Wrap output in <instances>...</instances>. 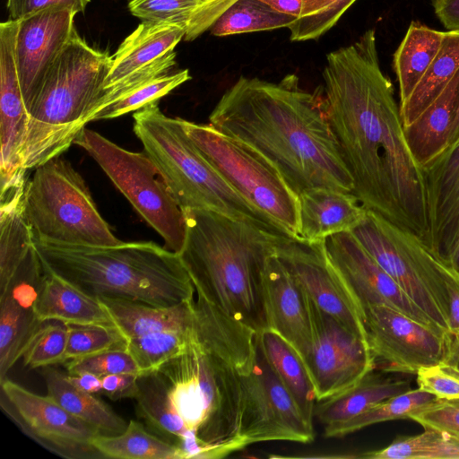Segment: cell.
Here are the masks:
<instances>
[{
    "label": "cell",
    "instance_id": "obj_48",
    "mask_svg": "<svg viewBox=\"0 0 459 459\" xmlns=\"http://www.w3.org/2000/svg\"><path fill=\"white\" fill-rule=\"evenodd\" d=\"M91 0H7L10 19L19 21L37 11L63 6L78 13H83Z\"/></svg>",
    "mask_w": 459,
    "mask_h": 459
},
{
    "label": "cell",
    "instance_id": "obj_46",
    "mask_svg": "<svg viewBox=\"0 0 459 459\" xmlns=\"http://www.w3.org/2000/svg\"><path fill=\"white\" fill-rule=\"evenodd\" d=\"M410 420L423 429H439L459 438V399H436L412 412Z\"/></svg>",
    "mask_w": 459,
    "mask_h": 459
},
{
    "label": "cell",
    "instance_id": "obj_25",
    "mask_svg": "<svg viewBox=\"0 0 459 459\" xmlns=\"http://www.w3.org/2000/svg\"><path fill=\"white\" fill-rule=\"evenodd\" d=\"M98 299L127 342L152 333L189 332L194 328L195 299L162 307L125 298Z\"/></svg>",
    "mask_w": 459,
    "mask_h": 459
},
{
    "label": "cell",
    "instance_id": "obj_51",
    "mask_svg": "<svg viewBox=\"0 0 459 459\" xmlns=\"http://www.w3.org/2000/svg\"><path fill=\"white\" fill-rule=\"evenodd\" d=\"M431 4L447 31L459 32V0H432Z\"/></svg>",
    "mask_w": 459,
    "mask_h": 459
},
{
    "label": "cell",
    "instance_id": "obj_23",
    "mask_svg": "<svg viewBox=\"0 0 459 459\" xmlns=\"http://www.w3.org/2000/svg\"><path fill=\"white\" fill-rule=\"evenodd\" d=\"M299 198V238L308 242L350 231L367 212L352 193L315 188L302 192Z\"/></svg>",
    "mask_w": 459,
    "mask_h": 459
},
{
    "label": "cell",
    "instance_id": "obj_30",
    "mask_svg": "<svg viewBox=\"0 0 459 459\" xmlns=\"http://www.w3.org/2000/svg\"><path fill=\"white\" fill-rule=\"evenodd\" d=\"M134 399L137 417L160 437L180 447L198 438L174 409L168 384L159 371L139 376Z\"/></svg>",
    "mask_w": 459,
    "mask_h": 459
},
{
    "label": "cell",
    "instance_id": "obj_33",
    "mask_svg": "<svg viewBox=\"0 0 459 459\" xmlns=\"http://www.w3.org/2000/svg\"><path fill=\"white\" fill-rule=\"evenodd\" d=\"M446 31L412 21L394 54V68L399 85L400 104L411 94L437 56Z\"/></svg>",
    "mask_w": 459,
    "mask_h": 459
},
{
    "label": "cell",
    "instance_id": "obj_15",
    "mask_svg": "<svg viewBox=\"0 0 459 459\" xmlns=\"http://www.w3.org/2000/svg\"><path fill=\"white\" fill-rule=\"evenodd\" d=\"M313 341L302 359L317 402L342 394L375 369L368 342L310 299Z\"/></svg>",
    "mask_w": 459,
    "mask_h": 459
},
{
    "label": "cell",
    "instance_id": "obj_14",
    "mask_svg": "<svg viewBox=\"0 0 459 459\" xmlns=\"http://www.w3.org/2000/svg\"><path fill=\"white\" fill-rule=\"evenodd\" d=\"M364 315L375 369L416 375L421 367L447 360L450 333L385 305H368Z\"/></svg>",
    "mask_w": 459,
    "mask_h": 459
},
{
    "label": "cell",
    "instance_id": "obj_56",
    "mask_svg": "<svg viewBox=\"0 0 459 459\" xmlns=\"http://www.w3.org/2000/svg\"><path fill=\"white\" fill-rule=\"evenodd\" d=\"M129 2L132 1V0H128Z\"/></svg>",
    "mask_w": 459,
    "mask_h": 459
},
{
    "label": "cell",
    "instance_id": "obj_32",
    "mask_svg": "<svg viewBox=\"0 0 459 459\" xmlns=\"http://www.w3.org/2000/svg\"><path fill=\"white\" fill-rule=\"evenodd\" d=\"M258 342L273 371L291 394L304 418L313 425L317 400L301 357L286 340L270 329L258 333Z\"/></svg>",
    "mask_w": 459,
    "mask_h": 459
},
{
    "label": "cell",
    "instance_id": "obj_3",
    "mask_svg": "<svg viewBox=\"0 0 459 459\" xmlns=\"http://www.w3.org/2000/svg\"><path fill=\"white\" fill-rule=\"evenodd\" d=\"M255 359L249 338L209 326L195 330L186 351L158 370L174 409L209 448L210 459L246 447L239 437L242 376L252 369Z\"/></svg>",
    "mask_w": 459,
    "mask_h": 459
},
{
    "label": "cell",
    "instance_id": "obj_6",
    "mask_svg": "<svg viewBox=\"0 0 459 459\" xmlns=\"http://www.w3.org/2000/svg\"><path fill=\"white\" fill-rule=\"evenodd\" d=\"M112 62L108 52L93 48L74 30L29 108L25 170L60 156L74 143L88 124Z\"/></svg>",
    "mask_w": 459,
    "mask_h": 459
},
{
    "label": "cell",
    "instance_id": "obj_20",
    "mask_svg": "<svg viewBox=\"0 0 459 459\" xmlns=\"http://www.w3.org/2000/svg\"><path fill=\"white\" fill-rule=\"evenodd\" d=\"M46 274L34 242L6 291L0 295V382L22 358L34 333L42 325L33 309Z\"/></svg>",
    "mask_w": 459,
    "mask_h": 459
},
{
    "label": "cell",
    "instance_id": "obj_43",
    "mask_svg": "<svg viewBox=\"0 0 459 459\" xmlns=\"http://www.w3.org/2000/svg\"><path fill=\"white\" fill-rule=\"evenodd\" d=\"M204 0H132L128 9L142 22L187 24Z\"/></svg>",
    "mask_w": 459,
    "mask_h": 459
},
{
    "label": "cell",
    "instance_id": "obj_13",
    "mask_svg": "<svg viewBox=\"0 0 459 459\" xmlns=\"http://www.w3.org/2000/svg\"><path fill=\"white\" fill-rule=\"evenodd\" d=\"M239 437L245 446L266 441L309 443L315 438L313 425L273 371L258 339L254 367L242 376Z\"/></svg>",
    "mask_w": 459,
    "mask_h": 459
},
{
    "label": "cell",
    "instance_id": "obj_9",
    "mask_svg": "<svg viewBox=\"0 0 459 459\" xmlns=\"http://www.w3.org/2000/svg\"><path fill=\"white\" fill-rule=\"evenodd\" d=\"M350 231L406 295L449 333L446 278L452 267L420 237L371 211Z\"/></svg>",
    "mask_w": 459,
    "mask_h": 459
},
{
    "label": "cell",
    "instance_id": "obj_16",
    "mask_svg": "<svg viewBox=\"0 0 459 459\" xmlns=\"http://www.w3.org/2000/svg\"><path fill=\"white\" fill-rule=\"evenodd\" d=\"M276 255L311 301L368 342L364 310L330 262L324 240L308 242L281 236Z\"/></svg>",
    "mask_w": 459,
    "mask_h": 459
},
{
    "label": "cell",
    "instance_id": "obj_55",
    "mask_svg": "<svg viewBox=\"0 0 459 459\" xmlns=\"http://www.w3.org/2000/svg\"><path fill=\"white\" fill-rule=\"evenodd\" d=\"M458 143H459V105L457 108V111H456V115H455L453 126H452L448 147H452V146L457 144Z\"/></svg>",
    "mask_w": 459,
    "mask_h": 459
},
{
    "label": "cell",
    "instance_id": "obj_4",
    "mask_svg": "<svg viewBox=\"0 0 459 459\" xmlns=\"http://www.w3.org/2000/svg\"><path fill=\"white\" fill-rule=\"evenodd\" d=\"M183 212L186 236L179 256L195 294L258 333L265 329L263 274L283 235L211 210Z\"/></svg>",
    "mask_w": 459,
    "mask_h": 459
},
{
    "label": "cell",
    "instance_id": "obj_50",
    "mask_svg": "<svg viewBox=\"0 0 459 459\" xmlns=\"http://www.w3.org/2000/svg\"><path fill=\"white\" fill-rule=\"evenodd\" d=\"M448 299L449 333L459 334V273L453 268L446 278Z\"/></svg>",
    "mask_w": 459,
    "mask_h": 459
},
{
    "label": "cell",
    "instance_id": "obj_2",
    "mask_svg": "<svg viewBox=\"0 0 459 459\" xmlns=\"http://www.w3.org/2000/svg\"><path fill=\"white\" fill-rule=\"evenodd\" d=\"M209 124L264 155L298 195L315 188L353 191L324 98L301 88L296 74L278 82L240 76Z\"/></svg>",
    "mask_w": 459,
    "mask_h": 459
},
{
    "label": "cell",
    "instance_id": "obj_10",
    "mask_svg": "<svg viewBox=\"0 0 459 459\" xmlns=\"http://www.w3.org/2000/svg\"><path fill=\"white\" fill-rule=\"evenodd\" d=\"M182 124L204 157L247 202L285 235L299 238V195L269 160L210 124L185 119Z\"/></svg>",
    "mask_w": 459,
    "mask_h": 459
},
{
    "label": "cell",
    "instance_id": "obj_36",
    "mask_svg": "<svg viewBox=\"0 0 459 459\" xmlns=\"http://www.w3.org/2000/svg\"><path fill=\"white\" fill-rule=\"evenodd\" d=\"M364 459H459V438L442 430L424 428L413 436L397 437L387 446L364 452Z\"/></svg>",
    "mask_w": 459,
    "mask_h": 459
},
{
    "label": "cell",
    "instance_id": "obj_39",
    "mask_svg": "<svg viewBox=\"0 0 459 459\" xmlns=\"http://www.w3.org/2000/svg\"><path fill=\"white\" fill-rule=\"evenodd\" d=\"M194 332L193 328L189 332L152 333L129 341L126 349L143 375L155 372L186 351L194 337Z\"/></svg>",
    "mask_w": 459,
    "mask_h": 459
},
{
    "label": "cell",
    "instance_id": "obj_26",
    "mask_svg": "<svg viewBox=\"0 0 459 459\" xmlns=\"http://www.w3.org/2000/svg\"><path fill=\"white\" fill-rule=\"evenodd\" d=\"M458 105L459 71L437 98L413 122L403 126L411 154L421 169L448 147Z\"/></svg>",
    "mask_w": 459,
    "mask_h": 459
},
{
    "label": "cell",
    "instance_id": "obj_53",
    "mask_svg": "<svg viewBox=\"0 0 459 459\" xmlns=\"http://www.w3.org/2000/svg\"><path fill=\"white\" fill-rule=\"evenodd\" d=\"M447 361H450L459 367V334L450 333Z\"/></svg>",
    "mask_w": 459,
    "mask_h": 459
},
{
    "label": "cell",
    "instance_id": "obj_11",
    "mask_svg": "<svg viewBox=\"0 0 459 459\" xmlns=\"http://www.w3.org/2000/svg\"><path fill=\"white\" fill-rule=\"evenodd\" d=\"M74 143L96 160L138 213L161 236L164 247L179 255L186 236L185 214L150 157L144 152L127 151L86 127Z\"/></svg>",
    "mask_w": 459,
    "mask_h": 459
},
{
    "label": "cell",
    "instance_id": "obj_54",
    "mask_svg": "<svg viewBox=\"0 0 459 459\" xmlns=\"http://www.w3.org/2000/svg\"><path fill=\"white\" fill-rule=\"evenodd\" d=\"M445 261L459 273V238L445 258Z\"/></svg>",
    "mask_w": 459,
    "mask_h": 459
},
{
    "label": "cell",
    "instance_id": "obj_52",
    "mask_svg": "<svg viewBox=\"0 0 459 459\" xmlns=\"http://www.w3.org/2000/svg\"><path fill=\"white\" fill-rule=\"evenodd\" d=\"M69 381L76 387L94 394H101L102 382L101 377L90 373H82L78 375H69Z\"/></svg>",
    "mask_w": 459,
    "mask_h": 459
},
{
    "label": "cell",
    "instance_id": "obj_47",
    "mask_svg": "<svg viewBox=\"0 0 459 459\" xmlns=\"http://www.w3.org/2000/svg\"><path fill=\"white\" fill-rule=\"evenodd\" d=\"M236 1L238 0H204L189 20L184 40L192 41L209 30Z\"/></svg>",
    "mask_w": 459,
    "mask_h": 459
},
{
    "label": "cell",
    "instance_id": "obj_27",
    "mask_svg": "<svg viewBox=\"0 0 459 459\" xmlns=\"http://www.w3.org/2000/svg\"><path fill=\"white\" fill-rule=\"evenodd\" d=\"M186 27L171 22H142L118 47L105 80L107 88L174 50Z\"/></svg>",
    "mask_w": 459,
    "mask_h": 459
},
{
    "label": "cell",
    "instance_id": "obj_44",
    "mask_svg": "<svg viewBox=\"0 0 459 459\" xmlns=\"http://www.w3.org/2000/svg\"><path fill=\"white\" fill-rule=\"evenodd\" d=\"M69 375L90 373L100 377L120 373L143 375L127 349H116L64 363Z\"/></svg>",
    "mask_w": 459,
    "mask_h": 459
},
{
    "label": "cell",
    "instance_id": "obj_18",
    "mask_svg": "<svg viewBox=\"0 0 459 459\" xmlns=\"http://www.w3.org/2000/svg\"><path fill=\"white\" fill-rule=\"evenodd\" d=\"M75 14L71 8L52 6L19 20L15 59L28 111L48 69L75 30Z\"/></svg>",
    "mask_w": 459,
    "mask_h": 459
},
{
    "label": "cell",
    "instance_id": "obj_12",
    "mask_svg": "<svg viewBox=\"0 0 459 459\" xmlns=\"http://www.w3.org/2000/svg\"><path fill=\"white\" fill-rule=\"evenodd\" d=\"M0 406L22 433L50 453L65 459L102 458L93 446L100 430L48 394H35L5 378L0 382Z\"/></svg>",
    "mask_w": 459,
    "mask_h": 459
},
{
    "label": "cell",
    "instance_id": "obj_28",
    "mask_svg": "<svg viewBox=\"0 0 459 459\" xmlns=\"http://www.w3.org/2000/svg\"><path fill=\"white\" fill-rule=\"evenodd\" d=\"M25 184L1 186L0 295L8 289L34 242L24 209Z\"/></svg>",
    "mask_w": 459,
    "mask_h": 459
},
{
    "label": "cell",
    "instance_id": "obj_21",
    "mask_svg": "<svg viewBox=\"0 0 459 459\" xmlns=\"http://www.w3.org/2000/svg\"><path fill=\"white\" fill-rule=\"evenodd\" d=\"M263 301L266 328L281 335L303 359L313 341L310 299L276 253L264 270Z\"/></svg>",
    "mask_w": 459,
    "mask_h": 459
},
{
    "label": "cell",
    "instance_id": "obj_24",
    "mask_svg": "<svg viewBox=\"0 0 459 459\" xmlns=\"http://www.w3.org/2000/svg\"><path fill=\"white\" fill-rule=\"evenodd\" d=\"M45 271L44 280L33 302L34 312L41 323L56 321L67 325L115 326L98 298L46 268Z\"/></svg>",
    "mask_w": 459,
    "mask_h": 459
},
{
    "label": "cell",
    "instance_id": "obj_31",
    "mask_svg": "<svg viewBox=\"0 0 459 459\" xmlns=\"http://www.w3.org/2000/svg\"><path fill=\"white\" fill-rule=\"evenodd\" d=\"M47 394L76 418L95 427L103 435H118L125 431L127 422L96 394L73 385L65 373L55 366L41 368Z\"/></svg>",
    "mask_w": 459,
    "mask_h": 459
},
{
    "label": "cell",
    "instance_id": "obj_41",
    "mask_svg": "<svg viewBox=\"0 0 459 459\" xmlns=\"http://www.w3.org/2000/svg\"><path fill=\"white\" fill-rule=\"evenodd\" d=\"M68 338L63 364L104 351L126 349V339L115 326L67 325Z\"/></svg>",
    "mask_w": 459,
    "mask_h": 459
},
{
    "label": "cell",
    "instance_id": "obj_45",
    "mask_svg": "<svg viewBox=\"0 0 459 459\" xmlns=\"http://www.w3.org/2000/svg\"><path fill=\"white\" fill-rule=\"evenodd\" d=\"M418 388L437 399H459V367L444 360L421 367L416 373Z\"/></svg>",
    "mask_w": 459,
    "mask_h": 459
},
{
    "label": "cell",
    "instance_id": "obj_8",
    "mask_svg": "<svg viewBox=\"0 0 459 459\" xmlns=\"http://www.w3.org/2000/svg\"><path fill=\"white\" fill-rule=\"evenodd\" d=\"M24 209L36 240L91 247L123 242L99 212L82 176L60 156L35 169L25 184Z\"/></svg>",
    "mask_w": 459,
    "mask_h": 459
},
{
    "label": "cell",
    "instance_id": "obj_19",
    "mask_svg": "<svg viewBox=\"0 0 459 459\" xmlns=\"http://www.w3.org/2000/svg\"><path fill=\"white\" fill-rule=\"evenodd\" d=\"M19 21L0 24L1 186L25 180L23 149L29 126L15 59Z\"/></svg>",
    "mask_w": 459,
    "mask_h": 459
},
{
    "label": "cell",
    "instance_id": "obj_5",
    "mask_svg": "<svg viewBox=\"0 0 459 459\" xmlns=\"http://www.w3.org/2000/svg\"><path fill=\"white\" fill-rule=\"evenodd\" d=\"M44 267L87 294L155 307L193 300L195 289L178 254L152 241L91 247L34 239Z\"/></svg>",
    "mask_w": 459,
    "mask_h": 459
},
{
    "label": "cell",
    "instance_id": "obj_40",
    "mask_svg": "<svg viewBox=\"0 0 459 459\" xmlns=\"http://www.w3.org/2000/svg\"><path fill=\"white\" fill-rule=\"evenodd\" d=\"M190 79L187 69L166 71L141 83L125 97L99 111L93 116L91 121L116 118L131 111H136L150 103L159 101Z\"/></svg>",
    "mask_w": 459,
    "mask_h": 459
},
{
    "label": "cell",
    "instance_id": "obj_34",
    "mask_svg": "<svg viewBox=\"0 0 459 459\" xmlns=\"http://www.w3.org/2000/svg\"><path fill=\"white\" fill-rule=\"evenodd\" d=\"M459 71V32L446 31L442 47L408 99L399 104L403 126L413 122Z\"/></svg>",
    "mask_w": 459,
    "mask_h": 459
},
{
    "label": "cell",
    "instance_id": "obj_7",
    "mask_svg": "<svg viewBox=\"0 0 459 459\" xmlns=\"http://www.w3.org/2000/svg\"><path fill=\"white\" fill-rule=\"evenodd\" d=\"M134 132L182 210L205 209L285 235L247 202L204 157L182 118L164 115L159 101L134 111ZM287 236V235H286Z\"/></svg>",
    "mask_w": 459,
    "mask_h": 459
},
{
    "label": "cell",
    "instance_id": "obj_22",
    "mask_svg": "<svg viewBox=\"0 0 459 459\" xmlns=\"http://www.w3.org/2000/svg\"><path fill=\"white\" fill-rule=\"evenodd\" d=\"M427 244L444 260L459 238V143L424 166Z\"/></svg>",
    "mask_w": 459,
    "mask_h": 459
},
{
    "label": "cell",
    "instance_id": "obj_17",
    "mask_svg": "<svg viewBox=\"0 0 459 459\" xmlns=\"http://www.w3.org/2000/svg\"><path fill=\"white\" fill-rule=\"evenodd\" d=\"M324 247L330 262L363 310L368 305H385L422 324L440 328L379 266L351 231L325 238Z\"/></svg>",
    "mask_w": 459,
    "mask_h": 459
},
{
    "label": "cell",
    "instance_id": "obj_49",
    "mask_svg": "<svg viewBox=\"0 0 459 459\" xmlns=\"http://www.w3.org/2000/svg\"><path fill=\"white\" fill-rule=\"evenodd\" d=\"M138 375L130 373L112 374L101 377V394L112 401L134 399L138 393Z\"/></svg>",
    "mask_w": 459,
    "mask_h": 459
},
{
    "label": "cell",
    "instance_id": "obj_1",
    "mask_svg": "<svg viewBox=\"0 0 459 459\" xmlns=\"http://www.w3.org/2000/svg\"><path fill=\"white\" fill-rule=\"evenodd\" d=\"M322 75L326 114L352 194L368 211L427 243L424 177L406 143L393 83L380 66L376 30L328 53Z\"/></svg>",
    "mask_w": 459,
    "mask_h": 459
},
{
    "label": "cell",
    "instance_id": "obj_42",
    "mask_svg": "<svg viewBox=\"0 0 459 459\" xmlns=\"http://www.w3.org/2000/svg\"><path fill=\"white\" fill-rule=\"evenodd\" d=\"M67 338V325L56 321L43 323L25 349L23 365L35 369L63 364Z\"/></svg>",
    "mask_w": 459,
    "mask_h": 459
},
{
    "label": "cell",
    "instance_id": "obj_29",
    "mask_svg": "<svg viewBox=\"0 0 459 459\" xmlns=\"http://www.w3.org/2000/svg\"><path fill=\"white\" fill-rule=\"evenodd\" d=\"M411 388V381L374 369L349 390L317 402L315 416L324 427L348 421L371 406Z\"/></svg>",
    "mask_w": 459,
    "mask_h": 459
},
{
    "label": "cell",
    "instance_id": "obj_38",
    "mask_svg": "<svg viewBox=\"0 0 459 459\" xmlns=\"http://www.w3.org/2000/svg\"><path fill=\"white\" fill-rule=\"evenodd\" d=\"M436 399L433 394L419 388L410 389L371 406L348 421L324 427V434L326 437H344L373 424L410 419L412 412Z\"/></svg>",
    "mask_w": 459,
    "mask_h": 459
},
{
    "label": "cell",
    "instance_id": "obj_35",
    "mask_svg": "<svg viewBox=\"0 0 459 459\" xmlns=\"http://www.w3.org/2000/svg\"><path fill=\"white\" fill-rule=\"evenodd\" d=\"M93 446L102 458L112 459H185L182 448L146 430L131 420L124 432L109 436L99 434Z\"/></svg>",
    "mask_w": 459,
    "mask_h": 459
},
{
    "label": "cell",
    "instance_id": "obj_37",
    "mask_svg": "<svg viewBox=\"0 0 459 459\" xmlns=\"http://www.w3.org/2000/svg\"><path fill=\"white\" fill-rule=\"evenodd\" d=\"M298 18L273 9L261 0H238L211 27V34L225 37L288 28Z\"/></svg>",
    "mask_w": 459,
    "mask_h": 459
}]
</instances>
